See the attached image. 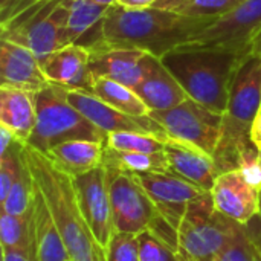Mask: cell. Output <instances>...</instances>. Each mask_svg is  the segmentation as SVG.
<instances>
[{
    "label": "cell",
    "instance_id": "10",
    "mask_svg": "<svg viewBox=\"0 0 261 261\" xmlns=\"http://www.w3.org/2000/svg\"><path fill=\"white\" fill-rule=\"evenodd\" d=\"M210 193L216 210L240 225L249 223L261 213L260 180L245 168L220 173Z\"/></svg>",
    "mask_w": 261,
    "mask_h": 261
},
{
    "label": "cell",
    "instance_id": "33",
    "mask_svg": "<svg viewBox=\"0 0 261 261\" xmlns=\"http://www.w3.org/2000/svg\"><path fill=\"white\" fill-rule=\"evenodd\" d=\"M245 0H193L187 6L180 8L177 12L190 17H211L220 18L222 15L231 12Z\"/></svg>",
    "mask_w": 261,
    "mask_h": 261
},
{
    "label": "cell",
    "instance_id": "23",
    "mask_svg": "<svg viewBox=\"0 0 261 261\" xmlns=\"http://www.w3.org/2000/svg\"><path fill=\"white\" fill-rule=\"evenodd\" d=\"M66 0H0V37L20 29Z\"/></svg>",
    "mask_w": 261,
    "mask_h": 261
},
{
    "label": "cell",
    "instance_id": "38",
    "mask_svg": "<svg viewBox=\"0 0 261 261\" xmlns=\"http://www.w3.org/2000/svg\"><path fill=\"white\" fill-rule=\"evenodd\" d=\"M2 261H35L32 260L31 257L18 252V251H14V249H9V248H2Z\"/></svg>",
    "mask_w": 261,
    "mask_h": 261
},
{
    "label": "cell",
    "instance_id": "40",
    "mask_svg": "<svg viewBox=\"0 0 261 261\" xmlns=\"http://www.w3.org/2000/svg\"><path fill=\"white\" fill-rule=\"evenodd\" d=\"M252 52H257V54L261 57V32H260V35L257 37V40H255V44H254Z\"/></svg>",
    "mask_w": 261,
    "mask_h": 261
},
{
    "label": "cell",
    "instance_id": "32",
    "mask_svg": "<svg viewBox=\"0 0 261 261\" xmlns=\"http://www.w3.org/2000/svg\"><path fill=\"white\" fill-rule=\"evenodd\" d=\"M107 261H141L138 234L116 231L106 249Z\"/></svg>",
    "mask_w": 261,
    "mask_h": 261
},
{
    "label": "cell",
    "instance_id": "31",
    "mask_svg": "<svg viewBox=\"0 0 261 261\" xmlns=\"http://www.w3.org/2000/svg\"><path fill=\"white\" fill-rule=\"evenodd\" d=\"M141 261H180L177 252L164 240L145 229L138 234Z\"/></svg>",
    "mask_w": 261,
    "mask_h": 261
},
{
    "label": "cell",
    "instance_id": "27",
    "mask_svg": "<svg viewBox=\"0 0 261 261\" xmlns=\"http://www.w3.org/2000/svg\"><path fill=\"white\" fill-rule=\"evenodd\" d=\"M109 8L93 0H72L64 31V46L75 44L90 28L99 24Z\"/></svg>",
    "mask_w": 261,
    "mask_h": 261
},
{
    "label": "cell",
    "instance_id": "37",
    "mask_svg": "<svg viewBox=\"0 0 261 261\" xmlns=\"http://www.w3.org/2000/svg\"><path fill=\"white\" fill-rule=\"evenodd\" d=\"M158 0H116V5L128 8V9H145L153 8Z\"/></svg>",
    "mask_w": 261,
    "mask_h": 261
},
{
    "label": "cell",
    "instance_id": "7",
    "mask_svg": "<svg viewBox=\"0 0 261 261\" xmlns=\"http://www.w3.org/2000/svg\"><path fill=\"white\" fill-rule=\"evenodd\" d=\"M261 32V0H245L177 49L223 50L249 55Z\"/></svg>",
    "mask_w": 261,
    "mask_h": 261
},
{
    "label": "cell",
    "instance_id": "22",
    "mask_svg": "<svg viewBox=\"0 0 261 261\" xmlns=\"http://www.w3.org/2000/svg\"><path fill=\"white\" fill-rule=\"evenodd\" d=\"M34 231H35V246L37 261H70L69 252L57 228L55 219L46 203V199L37 184L34 182Z\"/></svg>",
    "mask_w": 261,
    "mask_h": 261
},
{
    "label": "cell",
    "instance_id": "21",
    "mask_svg": "<svg viewBox=\"0 0 261 261\" xmlns=\"http://www.w3.org/2000/svg\"><path fill=\"white\" fill-rule=\"evenodd\" d=\"M104 150L106 142L75 139L61 142L44 154L58 170L70 177H76L101 167L104 161Z\"/></svg>",
    "mask_w": 261,
    "mask_h": 261
},
{
    "label": "cell",
    "instance_id": "24",
    "mask_svg": "<svg viewBox=\"0 0 261 261\" xmlns=\"http://www.w3.org/2000/svg\"><path fill=\"white\" fill-rule=\"evenodd\" d=\"M0 245L18 251L37 261L35 231L32 210L23 216H11L2 213L0 216Z\"/></svg>",
    "mask_w": 261,
    "mask_h": 261
},
{
    "label": "cell",
    "instance_id": "8",
    "mask_svg": "<svg viewBox=\"0 0 261 261\" xmlns=\"http://www.w3.org/2000/svg\"><path fill=\"white\" fill-rule=\"evenodd\" d=\"M167 132L168 138L193 145L214 158L220 135L223 115L188 98L185 102L164 112H150Z\"/></svg>",
    "mask_w": 261,
    "mask_h": 261
},
{
    "label": "cell",
    "instance_id": "35",
    "mask_svg": "<svg viewBox=\"0 0 261 261\" xmlns=\"http://www.w3.org/2000/svg\"><path fill=\"white\" fill-rule=\"evenodd\" d=\"M15 142H18L14 136V133L11 130H8L6 127L0 125V156L5 154Z\"/></svg>",
    "mask_w": 261,
    "mask_h": 261
},
{
    "label": "cell",
    "instance_id": "44",
    "mask_svg": "<svg viewBox=\"0 0 261 261\" xmlns=\"http://www.w3.org/2000/svg\"><path fill=\"white\" fill-rule=\"evenodd\" d=\"M260 113H261V110H260Z\"/></svg>",
    "mask_w": 261,
    "mask_h": 261
},
{
    "label": "cell",
    "instance_id": "2",
    "mask_svg": "<svg viewBox=\"0 0 261 261\" xmlns=\"http://www.w3.org/2000/svg\"><path fill=\"white\" fill-rule=\"evenodd\" d=\"M260 110L261 57L257 52H251L234 76L223 113L222 135L214 153L219 174L232 168H245L260 180L257 168L258 148L252 141V125Z\"/></svg>",
    "mask_w": 261,
    "mask_h": 261
},
{
    "label": "cell",
    "instance_id": "42",
    "mask_svg": "<svg viewBox=\"0 0 261 261\" xmlns=\"http://www.w3.org/2000/svg\"><path fill=\"white\" fill-rule=\"evenodd\" d=\"M257 168H258V176H260L261 182V148H258V154H257Z\"/></svg>",
    "mask_w": 261,
    "mask_h": 261
},
{
    "label": "cell",
    "instance_id": "9",
    "mask_svg": "<svg viewBox=\"0 0 261 261\" xmlns=\"http://www.w3.org/2000/svg\"><path fill=\"white\" fill-rule=\"evenodd\" d=\"M107 182L115 229L128 234L148 229L158 210L135 174L107 168Z\"/></svg>",
    "mask_w": 261,
    "mask_h": 261
},
{
    "label": "cell",
    "instance_id": "11",
    "mask_svg": "<svg viewBox=\"0 0 261 261\" xmlns=\"http://www.w3.org/2000/svg\"><path fill=\"white\" fill-rule=\"evenodd\" d=\"M72 179L80 210L95 239L106 251L113 234L116 232L107 182V168L101 165Z\"/></svg>",
    "mask_w": 261,
    "mask_h": 261
},
{
    "label": "cell",
    "instance_id": "19",
    "mask_svg": "<svg viewBox=\"0 0 261 261\" xmlns=\"http://www.w3.org/2000/svg\"><path fill=\"white\" fill-rule=\"evenodd\" d=\"M164 151L167 154L170 170L174 174L206 191H211L216 177L219 176V170L213 156L171 138L165 142Z\"/></svg>",
    "mask_w": 261,
    "mask_h": 261
},
{
    "label": "cell",
    "instance_id": "5",
    "mask_svg": "<svg viewBox=\"0 0 261 261\" xmlns=\"http://www.w3.org/2000/svg\"><path fill=\"white\" fill-rule=\"evenodd\" d=\"M34 96L37 125L26 145L46 153L61 142L75 139L107 144V135L69 102L64 87L49 84L34 93Z\"/></svg>",
    "mask_w": 261,
    "mask_h": 261
},
{
    "label": "cell",
    "instance_id": "1",
    "mask_svg": "<svg viewBox=\"0 0 261 261\" xmlns=\"http://www.w3.org/2000/svg\"><path fill=\"white\" fill-rule=\"evenodd\" d=\"M216 20L211 17H190L158 8L128 9L115 3L101 18L98 37L87 46L136 49L162 60Z\"/></svg>",
    "mask_w": 261,
    "mask_h": 261
},
{
    "label": "cell",
    "instance_id": "6",
    "mask_svg": "<svg viewBox=\"0 0 261 261\" xmlns=\"http://www.w3.org/2000/svg\"><path fill=\"white\" fill-rule=\"evenodd\" d=\"M240 223L220 214L211 193L193 200L179 226L180 261H217Z\"/></svg>",
    "mask_w": 261,
    "mask_h": 261
},
{
    "label": "cell",
    "instance_id": "28",
    "mask_svg": "<svg viewBox=\"0 0 261 261\" xmlns=\"http://www.w3.org/2000/svg\"><path fill=\"white\" fill-rule=\"evenodd\" d=\"M34 177L21 150V167L8 197L0 203L2 213L11 216H23L29 213L34 205Z\"/></svg>",
    "mask_w": 261,
    "mask_h": 261
},
{
    "label": "cell",
    "instance_id": "36",
    "mask_svg": "<svg viewBox=\"0 0 261 261\" xmlns=\"http://www.w3.org/2000/svg\"><path fill=\"white\" fill-rule=\"evenodd\" d=\"M193 0H158L153 8L158 9H164V11H171V12H177L180 8L187 6L188 3H191Z\"/></svg>",
    "mask_w": 261,
    "mask_h": 261
},
{
    "label": "cell",
    "instance_id": "29",
    "mask_svg": "<svg viewBox=\"0 0 261 261\" xmlns=\"http://www.w3.org/2000/svg\"><path fill=\"white\" fill-rule=\"evenodd\" d=\"M164 139L138 132H116L107 136V147L130 153H159L165 148Z\"/></svg>",
    "mask_w": 261,
    "mask_h": 261
},
{
    "label": "cell",
    "instance_id": "4",
    "mask_svg": "<svg viewBox=\"0 0 261 261\" xmlns=\"http://www.w3.org/2000/svg\"><path fill=\"white\" fill-rule=\"evenodd\" d=\"M246 57L223 50L174 49L162 61L191 99L223 115L234 76Z\"/></svg>",
    "mask_w": 261,
    "mask_h": 261
},
{
    "label": "cell",
    "instance_id": "14",
    "mask_svg": "<svg viewBox=\"0 0 261 261\" xmlns=\"http://www.w3.org/2000/svg\"><path fill=\"white\" fill-rule=\"evenodd\" d=\"M89 47V46H87ZM92 58L89 72L92 81L107 78L135 89L147 75L153 55L136 49L119 47H89Z\"/></svg>",
    "mask_w": 261,
    "mask_h": 261
},
{
    "label": "cell",
    "instance_id": "3",
    "mask_svg": "<svg viewBox=\"0 0 261 261\" xmlns=\"http://www.w3.org/2000/svg\"><path fill=\"white\" fill-rule=\"evenodd\" d=\"M23 154L34 182L43 193L55 219L70 261H107L106 251L95 239L80 210L73 179L58 170L44 153L26 144L23 145Z\"/></svg>",
    "mask_w": 261,
    "mask_h": 261
},
{
    "label": "cell",
    "instance_id": "12",
    "mask_svg": "<svg viewBox=\"0 0 261 261\" xmlns=\"http://www.w3.org/2000/svg\"><path fill=\"white\" fill-rule=\"evenodd\" d=\"M135 177L150 196L158 213L165 217L177 231L190 203L197 197L210 193L174 174L173 171L138 173Z\"/></svg>",
    "mask_w": 261,
    "mask_h": 261
},
{
    "label": "cell",
    "instance_id": "15",
    "mask_svg": "<svg viewBox=\"0 0 261 261\" xmlns=\"http://www.w3.org/2000/svg\"><path fill=\"white\" fill-rule=\"evenodd\" d=\"M49 84L40 60L29 47L0 38V86L37 93Z\"/></svg>",
    "mask_w": 261,
    "mask_h": 261
},
{
    "label": "cell",
    "instance_id": "30",
    "mask_svg": "<svg viewBox=\"0 0 261 261\" xmlns=\"http://www.w3.org/2000/svg\"><path fill=\"white\" fill-rule=\"evenodd\" d=\"M217 261H261L260 254L254 246L245 225H239L236 236L222 251Z\"/></svg>",
    "mask_w": 261,
    "mask_h": 261
},
{
    "label": "cell",
    "instance_id": "34",
    "mask_svg": "<svg viewBox=\"0 0 261 261\" xmlns=\"http://www.w3.org/2000/svg\"><path fill=\"white\" fill-rule=\"evenodd\" d=\"M245 226H246V231H248V234H249V237H251L254 246L257 248V251H258V254H260L261 257V213L260 214H257V216H255L249 223H246Z\"/></svg>",
    "mask_w": 261,
    "mask_h": 261
},
{
    "label": "cell",
    "instance_id": "39",
    "mask_svg": "<svg viewBox=\"0 0 261 261\" xmlns=\"http://www.w3.org/2000/svg\"><path fill=\"white\" fill-rule=\"evenodd\" d=\"M261 139V113L257 116L254 125H252V141L254 144H257Z\"/></svg>",
    "mask_w": 261,
    "mask_h": 261
},
{
    "label": "cell",
    "instance_id": "17",
    "mask_svg": "<svg viewBox=\"0 0 261 261\" xmlns=\"http://www.w3.org/2000/svg\"><path fill=\"white\" fill-rule=\"evenodd\" d=\"M90 58L92 50L87 46L75 43L49 54L41 61V67L50 84L61 86L67 90L90 92Z\"/></svg>",
    "mask_w": 261,
    "mask_h": 261
},
{
    "label": "cell",
    "instance_id": "26",
    "mask_svg": "<svg viewBox=\"0 0 261 261\" xmlns=\"http://www.w3.org/2000/svg\"><path fill=\"white\" fill-rule=\"evenodd\" d=\"M102 165L106 168L121 170L127 173H161L171 171L165 151L159 153H130L118 151L106 145Z\"/></svg>",
    "mask_w": 261,
    "mask_h": 261
},
{
    "label": "cell",
    "instance_id": "18",
    "mask_svg": "<svg viewBox=\"0 0 261 261\" xmlns=\"http://www.w3.org/2000/svg\"><path fill=\"white\" fill-rule=\"evenodd\" d=\"M150 112H164L185 102L190 96L161 58L153 57L144 80L135 87Z\"/></svg>",
    "mask_w": 261,
    "mask_h": 261
},
{
    "label": "cell",
    "instance_id": "16",
    "mask_svg": "<svg viewBox=\"0 0 261 261\" xmlns=\"http://www.w3.org/2000/svg\"><path fill=\"white\" fill-rule=\"evenodd\" d=\"M70 2L60 3L47 15L0 38H8L29 47L41 63L49 54L64 47V31L70 12Z\"/></svg>",
    "mask_w": 261,
    "mask_h": 261
},
{
    "label": "cell",
    "instance_id": "43",
    "mask_svg": "<svg viewBox=\"0 0 261 261\" xmlns=\"http://www.w3.org/2000/svg\"><path fill=\"white\" fill-rule=\"evenodd\" d=\"M255 145H257V148H261V139L257 142V144H255Z\"/></svg>",
    "mask_w": 261,
    "mask_h": 261
},
{
    "label": "cell",
    "instance_id": "25",
    "mask_svg": "<svg viewBox=\"0 0 261 261\" xmlns=\"http://www.w3.org/2000/svg\"><path fill=\"white\" fill-rule=\"evenodd\" d=\"M90 93L98 96L106 104L112 106L116 110L133 116H148L150 110L135 92V89L124 86L121 83L107 80V78H96L92 81Z\"/></svg>",
    "mask_w": 261,
    "mask_h": 261
},
{
    "label": "cell",
    "instance_id": "41",
    "mask_svg": "<svg viewBox=\"0 0 261 261\" xmlns=\"http://www.w3.org/2000/svg\"><path fill=\"white\" fill-rule=\"evenodd\" d=\"M93 2H96L99 5H104V6H112V5L116 3V0H93Z\"/></svg>",
    "mask_w": 261,
    "mask_h": 261
},
{
    "label": "cell",
    "instance_id": "20",
    "mask_svg": "<svg viewBox=\"0 0 261 261\" xmlns=\"http://www.w3.org/2000/svg\"><path fill=\"white\" fill-rule=\"evenodd\" d=\"M0 125L11 130L20 144H28L37 125V107L32 92L0 86Z\"/></svg>",
    "mask_w": 261,
    "mask_h": 261
},
{
    "label": "cell",
    "instance_id": "13",
    "mask_svg": "<svg viewBox=\"0 0 261 261\" xmlns=\"http://www.w3.org/2000/svg\"><path fill=\"white\" fill-rule=\"evenodd\" d=\"M67 99L76 110H80L90 122H93L107 136L116 132H138L158 136L164 141L170 139L165 128L151 116H133L124 113L106 104L90 92L67 90Z\"/></svg>",
    "mask_w": 261,
    "mask_h": 261
}]
</instances>
